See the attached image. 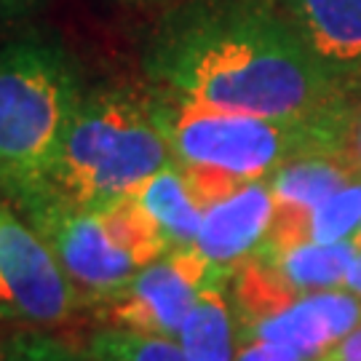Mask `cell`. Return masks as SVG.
Segmentation results:
<instances>
[{"label":"cell","instance_id":"1","mask_svg":"<svg viewBox=\"0 0 361 361\" xmlns=\"http://www.w3.org/2000/svg\"><path fill=\"white\" fill-rule=\"evenodd\" d=\"M150 89L343 137L356 78L313 51L276 0H174L142 51Z\"/></svg>","mask_w":361,"mask_h":361},{"label":"cell","instance_id":"2","mask_svg":"<svg viewBox=\"0 0 361 361\" xmlns=\"http://www.w3.org/2000/svg\"><path fill=\"white\" fill-rule=\"evenodd\" d=\"M171 164L174 155L155 121L150 89L94 86L78 104L51 171L13 207L54 204L97 212L134 195Z\"/></svg>","mask_w":361,"mask_h":361},{"label":"cell","instance_id":"3","mask_svg":"<svg viewBox=\"0 0 361 361\" xmlns=\"http://www.w3.org/2000/svg\"><path fill=\"white\" fill-rule=\"evenodd\" d=\"M83 94L62 40L27 35L0 46V195L8 204L46 180Z\"/></svg>","mask_w":361,"mask_h":361},{"label":"cell","instance_id":"4","mask_svg":"<svg viewBox=\"0 0 361 361\" xmlns=\"http://www.w3.org/2000/svg\"><path fill=\"white\" fill-rule=\"evenodd\" d=\"M155 121L180 169H212L238 182L271 180L305 155L343 158V137L308 123L228 113L150 89Z\"/></svg>","mask_w":361,"mask_h":361},{"label":"cell","instance_id":"5","mask_svg":"<svg viewBox=\"0 0 361 361\" xmlns=\"http://www.w3.org/2000/svg\"><path fill=\"white\" fill-rule=\"evenodd\" d=\"M228 273L231 268L212 262L195 246L171 249L142 268L116 295L91 305L89 313L99 329L177 340L201 289Z\"/></svg>","mask_w":361,"mask_h":361},{"label":"cell","instance_id":"6","mask_svg":"<svg viewBox=\"0 0 361 361\" xmlns=\"http://www.w3.org/2000/svg\"><path fill=\"white\" fill-rule=\"evenodd\" d=\"M0 284L11 322L56 329L83 310V300L54 257L51 246L19 212L0 207Z\"/></svg>","mask_w":361,"mask_h":361},{"label":"cell","instance_id":"7","mask_svg":"<svg viewBox=\"0 0 361 361\" xmlns=\"http://www.w3.org/2000/svg\"><path fill=\"white\" fill-rule=\"evenodd\" d=\"M16 212L51 246L54 257L83 300V310L116 295L142 271L126 249L107 233L99 212L62 209L54 204H25Z\"/></svg>","mask_w":361,"mask_h":361},{"label":"cell","instance_id":"8","mask_svg":"<svg viewBox=\"0 0 361 361\" xmlns=\"http://www.w3.org/2000/svg\"><path fill=\"white\" fill-rule=\"evenodd\" d=\"M361 324V300L350 292H310L255 324L238 326V340H265L300 350L308 359L337 345Z\"/></svg>","mask_w":361,"mask_h":361},{"label":"cell","instance_id":"9","mask_svg":"<svg viewBox=\"0 0 361 361\" xmlns=\"http://www.w3.org/2000/svg\"><path fill=\"white\" fill-rule=\"evenodd\" d=\"M276 198L271 180L246 182L235 193L204 212L195 249L222 268L255 255L273 225Z\"/></svg>","mask_w":361,"mask_h":361},{"label":"cell","instance_id":"10","mask_svg":"<svg viewBox=\"0 0 361 361\" xmlns=\"http://www.w3.org/2000/svg\"><path fill=\"white\" fill-rule=\"evenodd\" d=\"M324 62L359 78L361 0H276Z\"/></svg>","mask_w":361,"mask_h":361},{"label":"cell","instance_id":"11","mask_svg":"<svg viewBox=\"0 0 361 361\" xmlns=\"http://www.w3.org/2000/svg\"><path fill=\"white\" fill-rule=\"evenodd\" d=\"M177 343L188 361H235L238 322L231 297V273L201 289Z\"/></svg>","mask_w":361,"mask_h":361},{"label":"cell","instance_id":"12","mask_svg":"<svg viewBox=\"0 0 361 361\" xmlns=\"http://www.w3.org/2000/svg\"><path fill=\"white\" fill-rule=\"evenodd\" d=\"M255 255L265 259L300 295H310V292H329L337 286H345L359 249L350 241H340V244L305 241V244L284 246V249L259 246Z\"/></svg>","mask_w":361,"mask_h":361},{"label":"cell","instance_id":"13","mask_svg":"<svg viewBox=\"0 0 361 361\" xmlns=\"http://www.w3.org/2000/svg\"><path fill=\"white\" fill-rule=\"evenodd\" d=\"M134 198L158 222V228L169 238L171 249L195 244L198 231H201V219H204V209L195 201L193 190L177 164L161 169L155 177H150L134 193Z\"/></svg>","mask_w":361,"mask_h":361},{"label":"cell","instance_id":"14","mask_svg":"<svg viewBox=\"0 0 361 361\" xmlns=\"http://www.w3.org/2000/svg\"><path fill=\"white\" fill-rule=\"evenodd\" d=\"M83 361H188L174 337L97 329L80 345Z\"/></svg>","mask_w":361,"mask_h":361},{"label":"cell","instance_id":"15","mask_svg":"<svg viewBox=\"0 0 361 361\" xmlns=\"http://www.w3.org/2000/svg\"><path fill=\"white\" fill-rule=\"evenodd\" d=\"M361 222V177L350 180L322 207L313 209L310 238L316 244H340L348 241Z\"/></svg>","mask_w":361,"mask_h":361},{"label":"cell","instance_id":"16","mask_svg":"<svg viewBox=\"0 0 361 361\" xmlns=\"http://www.w3.org/2000/svg\"><path fill=\"white\" fill-rule=\"evenodd\" d=\"M235 361H313L302 356L300 350L279 343H265V340H238V353Z\"/></svg>","mask_w":361,"mask_h":361},{"label":"cell","instance_id":"17","mask_svg":"<svg viewBox=\"0 0 361 361\" xmlns=\"http://www.w3.org/2000/svg\"><path fill=\"white\" fill-rule=\"evenodd\" d=\"M343 161L348 164L350 171H353L356 177H361V99L353 104V113H350V118H348Z\"/></svg>","mask_w":361,"mask_h":361},{"label":"cell","instance_id":"18","mask_svg":"<svg viewBox=\"0 0 361 361\" xmlns=\"http://www.w3.org/2000/svg\"><path fill=\"white\" fill-rule=\"evenodd\" d=\"M313 361H361V324L343 337L337 345H332L326 353H322Z\"/></svg>","mask_w":361,"mask_h":361},{"label":"cell","instance_id":"19","mask_svg":"<svg viewBox=\"0 0 361 361\" xmlns=\"http://www.w3.org/2000/svg\"><path fill=\"white\" fill-rule=\"evenodd\" d=\"M43 3L46 0H0V25L25 19L32 11H38Z\"/></svg>","mask_w":361,"mask_h":361},{"label":"cell","instance_id":"20","mask_svg":"<svg viewBox=\"0 0 361 361\" xmlns=\"http://www.w3.org/2000/svg\"><path fill=\"white\" fill-rule=\"evenodd\" d=\"M345 289H348L350 295L361 297V249H359V255H356V262H353V268H350L348 279H345Z\"/></svg>","mask_w":361,"mask_h":361},{"label":"cell","instance_id":"21","mask_svg":"<svg viewBox=\"0 0 361 361\" xmlns=\"http://www.w3.org/2000/svg\"><path fill=\"white\" fill-rule=\"evenodd\" d=\"M118 6H129V8H155V6H169L174 0H113Z\"/></svg>","mask_w":361,"mask_h":361},{"label":"cell","instance_id":"22","mask_svg":"<svg viewBox=\"0 0 361 361\" xmlns=\"http://www.w3.org/2000/svg\"><path fill=\"white\" fill-rule=\"evenodd\" d=\"M16 337H0V361H6L8 356H11L13 345H16Z\"/></svg>","mask_w":361,"mask_h":361},{"label":"cell","instance_id":"23","mask_svg":"<svg viewBox=\"0 0 361 361\" xmlns=\"http://www.w3.org/2000/svg\"><path fill=\"white\" fill-rule=\"evenodd\" d=\"M348 241H350V244H353V246H356V249H361V222H359V228H356V233L350 235Z\"/></svg>","mask_w":361,"mask_h":361},{"label":"cell","instance_id":"24","mask_svg":"<svg viewBox=\"0 0 361 361\" xmlns=\"http://www.w3.org/2000/svg\"><path fill=\"white\" fill-rule=\"evenodd\" d=\"M0 207H3V204H0Z\"/></svg>","mask_w":361,"mask_h":361}]
</instances>
